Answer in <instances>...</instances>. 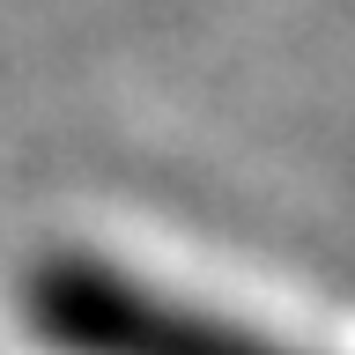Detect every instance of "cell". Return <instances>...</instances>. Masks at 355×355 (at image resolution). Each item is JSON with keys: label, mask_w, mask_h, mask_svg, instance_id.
I'll return each instance as SVG.
<instances>
[{"label": "cell", "mask_w": 355, "mask_h": 355, "mask_svg": "<svg viewBox=\"0 0 355 355\" xmlns=\"http://www.w3.org/2000/svg\"><path fill=\"white\" fill-rule=\"evenodd\" d=\"M30 326L67 355H282L252 333L163 304L96 259H52L30 282Z\"/></svg>", "instance_id": "1"}]
</instances>
